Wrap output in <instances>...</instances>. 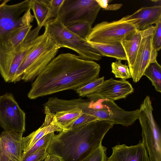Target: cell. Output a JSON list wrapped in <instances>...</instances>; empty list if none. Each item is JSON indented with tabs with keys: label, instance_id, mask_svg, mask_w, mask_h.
Listing matches in <instances>:
<instances>
[{
	"label": "cell",
	"instance_id": "6da1fadb",
	"mask_svg": "<svg viewBox=\"0 0 161 161\" xmlns=\"http://www.w3.org/2000/svg\"><path fill=\"white\" fill-rule=\"evenodd\" d=\"M100 65L70 53L53 59L32 83L27 96L33 99L63 91L75 90L98 78Z\"/></svg>",
	"mask_w": 161,
	"mask_h": 161
},
{
	"label": "cell",
	"instance_id": "7a4b0ae2",
	"mask_svg": "<svg viewBox=\"0 0 161 161\" xmlns=\"http://www.w3.org/2000/svg\"><path fill=\"white\" fill-rule=\"evenodd\" d=\"M114 125L98 120L63 130L52 137L47 152L58 157L61 161H81L102 144L104 136Z\"/></svg>",
	"mask_w": 161,
	"mask_h": 161
},
{
	"label": "cell",
	"instance_id": "3957f363",
	"mask_svg": "<svg viewBox=\"0 0 161 161\" xmlns=\"http://www.w3.org/2000/svg\"><path fill=\"white\" fill-rule=\"evenodd\" d=\"M42 34L41 40L20 65L12 82L33 80L55 57L59 48L45 32Z\"/></svg>",
	"mask_w": 161,
	"mask_h": 161
},
{
	"label": "cell",
	"instance_id": "277c9868",
	"mask_svg": "<svg viewBox=\"0 0 161 161\" xmlns=\"http://www.w3.org/2000/svg\"><path fill=\"white\" fill-rule=\"evenodd\" d=\"M44 26V32L59 48L71 49L86 60L98 61L101 59L102 55L89 42L70 31L58 18L49 20Z\"/></svg>",
	"mask_w": 161,
	"mask_h": 161
},
{
	"label": "cell",
	"instance_id": "5b68a950",
	"mask_svg": "<svg viewBox=\"0 0 161 161\" xmlns=\"http://www.w3.org/2000/svg\"><path fill=\"white\" fill-rule=\"evenodd\" d=\"M153 110L151 100L147 95L139 109L142 141L147 150L149 161H161V133L154 119Z\"/></svg>",
	"mask_w": 161,
	"mask_h": 161
},
{
	"label": "cell",
	"instance_id": "8992f818",
	"mask_svg": "<svg viewBox=\"0 0 161 161\" xmlns=\"http://www.w3.org/2000/svg\"><path fill=\"white\" fill-rule=\"evenodd\" d=\"M88 99L89 104L87 114L98 120L128 126L138 119L139 109L127 111L120 108L114 101L99 98Z\"/></svg>",
	"mask_w": 161,
	"mask_h": 161
},
{
	"label": "cell",
	"instance_id": "52a82bcc",
	"mask_svg": "<svg viewBox=\"0 0 161 161\" xmlns=\"http://www.w3.org/2000/svg\"><path fill=\"white\" fill-rule=\"evenodd\" d=\"M38 35L34 29L29 32L24 42L17 48L8 52L0 51V73L5 82H12L25 58L41 40L43 34Z\"/></svg>",
	"mask_w": 161,
	"mask_h": 161
},
{
	"label": "cell",
	"instance_id": "ba28073f",
	"mask_svg": "<svg viewBox=\"0 0 161 161\" xmlns=\"http://www.w3.org/2000/svg\"><path fill=\"white\" fill-rule=\"evenodd\" d=\"M101 8L96 0H64L56 18L66 27L84 21L92 24Z\"/></svg>",
	"mask_w": 161,
	"mask_h": 161
},
{
	"label": "cell",
	"instance_id": "9c48e42d",
	"mask_svg": "<svg viewBox=\"0 0 161 161\" xmlns=\"http://www.w3.org/2000/svg\"><path fill=\"white\" fill-rule=\"evenodd\" d=\"M133 23L125 19L111 22L104 21L96 25L86 38L88 42L99 43H121L127 35L136 31Z\"/></svg>",
	"mask_w": 161,
	"mask_h": 161
},
{
	"label": "cell",
	"instance_id": "30bf717a",
	"mask_svg": "<svg viewBox=\"0 0 161 161\" xmlns=\"http://www.w3.org/2000/svg\"><path fill=\"white\" fill-rule=\"evenodd\" d=\"M9 1L5 0L0 4V36L31 25L34 18L31 13L30 0L7 4Z\"/></svg>",
	"mask_w": 161,
	"mask_h": 161
},
{
	"label": "cell",
	"instance_id": "8fae6325",
	"mask_svg": "<svg viewBox=\"0 0 161 161\" xmlns=\"http://www.w3.org/2000/svg\"><path fill=\"white\" fill-rule=\"evenodd\" d=\"M0 125L5 131L23 134L25 114L11 93L0 95Z\"/></svg>",
	"mask_w": 161,
	"mask_h": 161
},
{
	"label": "cell",
	"instance_id": "7c38bea8",
	"mask_svg": "<svg viewBox=\"0 0 161 161\" xmlns=\"http://www.w3.org/2000/svg\"><path fill=\"white\" fill-rule=\"evenodd\" d=\"M155 29V26L152 25L143 30L134 63L130 70L135 82L140 80L149 64L157 60L158 51L154 49L152 45Z\"/></svg>",
	"mask_w": 161,
	"mask_h": 161
},
{
	"label": "cell",
	"instance_id": "4fadbf2b",
	"mask_svg": "<svg viewBox=\"0 0 161 161\" xmlns=\"http://www.w3.org/2000/svg\"><path fill=\"white\" fill-rule=\"evenodd\" d=\"M134 92L133 88L128 81L124 79L116 80L111 78L104 80L96 92L86 96L88 98H99L114 101L125 98Z\"/></svg>",
	"mask_w": 161,
	"mask_h": 161
},
{
	"label": "cell",
	"instance_id": "5bb4252c",
	"mask_svg": "<svg viewBox=\"0 0 161 161\" xmlns=\"http://www.w3.org/2000/svg\"><path fill=\"white\" fill-rule=\"evenodd\" d=\"M23 134L4 131L0 135V161H21Z\"/></svg>",
	"mask_w": 161,
	"mask_h": 161
},
{
	"label": "cell",
	"instance_id": "9a60e30c",
	"mask_svg": "<svg viewBox=\"0 0 161 161\" xmlns=\"http://www.w3.org/2000/svg\"><path fill=\"white\" fill-rule=\"evenodd\" d=\"M112 148V153L107 161H149L147 150L142 141L135 145L119 144Z\"/></svg>",
	"mask_w": 161,
	"mask_h": 161
},
{
	"label": "cell",
	"instance_id": "2e32d148",
	"mask_svg": "<svg viewBox=\"0 0 161 161\" xmlns=\"http://www.w3.org/2000/svg\"><path fill=\"white\" fill-rule=\"evenodd\" d=\"M46 114L44 123L37 130L28 136L23 137L21 139L22 154L30 149L35 143L44 136L55 131L61 132L63 129L54 123L53 119L54 113L51 112L47 107L44 108Z\"/></svg>",
	"mask_w": 161,
	"mask_h": 161
},
{
	"label": "cell",
	"instance_id": "e0dca14e",
	"mask_svg": "<svg viewBox=\"0 0 161 161\" xmlns=\"http://www.w3.org/2000/svg\"><path fill=\"white\" fill-rule=\"evenodd\" d=\"M125 17L132 21L137 30H143L161 20V5L142 7Z\"/></svg>",
	"mask_w": 161,
	"mask_h": 161
},
{
	"label": "cell",
	"instance_id": "ac0fdd59",
	"mask_svg": "<svg viewBox=\"0 0 161 161\" xmlns=\"http://www.w3.org/2000/svg\"><path fill=\"white\" fill-rule=\"evenodd\" d=\"M32 27L31 25L25 26L0 36V51H9L21 45Z\"/></svg>",
	"mask_w": 161,
	"mask_h": 161
},
{
	"label": "cell",
	"instance_id": "d6986e66",
	"mask_svg": "<svg viewBox=\"0 0 161 161\" xmlns=\"http://www.w3.org/2000/svg\"><path fill=\"white\" fill-rule=\"evenodd\" d=\"M143 31L136 30L125 37L121 42L126 55L130 70L134 63L142 37Z\"/></svg>",
	"mask_w": 161,
	"mask_h": 161
},
{
	"label": "cell",
	"instance_id": "ffe728a7",
	"mask_svg": "<svg viewBox=\"0 0 161 161\" xmlns=\"http://www.w3.org/2000/svg\"><path fill=\"white\" fill-rule=\"evenodd\" d=\"M89 42L102 56L127 61L126 55L121 43H105Z\"/></svg>",
	"mask_w": 161,
	"mask_h": 161
},
{
	"label": "cell",
	"instance_id": "44dd1931",
	"mask_svg": "<svg viewBox=\"0 0 161 161\" xmlns=\"http://www.w3.org/2000/svg\"><path fill=\"white\" fill-rule=\"evenodd\" d=\"M30 8L32 9L40 29L49 19V0H30Z\"/></svg>",
	"mask_w": 161,
	"mask_h": 161
},
{
	"label": "cell",
	"instance_id": "7402d4cb",
	"mask_svg": "<svg viewBox=\"0 0 161 161\" xmlns=\"http://www.w3.org/2000/svg\"><path fill=\"white\" fill-rule=\"evenodd\" d=\"M82 113L81 110L77 108L58 111L54 113L53 121L63 130L76 120Z\"/></svg>",
	"mask_w": 161,
	"mask_h": 161
},
{
	"label": "cell",
	"instance_id": "603a6c76",
	"mask_svg": "<svg viewBox=\"0 0 161 161\" xmlns=\"http://www.w3.org/2000/svg\"><path fill=\"white\" fill-rule=\"evenodd\" d=\"M143 75L146 76L151 81L157 92H161V66L157 60L149 64Z\"/></svg>",
	"mask_w": 161,
	"mask_h": 161
},
{
	"label": "cell",
	"instance_id": "cb8c5ba5",
	"mask_svg": "<svg viewBox=\"0 0 161 161\" xmlns=\"http://www.w3.org/2000/svg\"><path fill=\"white\" fill-rule=\"evenodd\" d=\"M92 25L89 22L84 21L73 24L66 27L75 34L86 40L91 31Z\"/></svg>",
	"mask_w": 161,
	"mask_h": 161
},
{
	"label": "cell",
	"instance_id": "d4e9b609",
	"mask_svg": "<svg viewBox=\"0 0 161 161\" xmlns=\"http://www.w3.org/2000/svg\"><path fill=\"white\" fill-rule=\"evenodd\" d=\"M104 77L98 78L75 90L80 96L84 97L96 92L104 81Z\"/></svg>",
	"mask_w": 161,
	"mask_h": 161
},
{
	"label": "cell",
	"instance_id": "484cf974",
	"mask_svg": "<svg viewBox=\"0 0 161 161\" xmlns=\"http://www.w3.org/2000/svg\"><path fill=\"white\" fill-rule=\"evenodd\" d=\"M54 135V132H52L42 137L30 149L25 153L22 154V159L42 149H47L50 145L52 137Z\"/></svg>",
	"mask_w": 161,
	"mask_h": 161
},
{
	"label": "cell",
	"instance_id": "4316f807",
	"mask_svg": "<svg viewBox=\"0 0 161 161\" xmlns=\"http://www.w3.org/2000/svg\"><path fill=\"white\" fill-rule=\"evenodd\" d=\"M112 73H113L116 78L125 80L132 78L129 68L128 65L124 64L121 60H118L111 64Z\"/></svg>",
	"mask_w": 161,
	"mask_h": 161
},
{
	"label": "cell",
	"instance_id": "83f0119b",
	"mask_svg": "<svg viewBox=\"0 0 161 161\" xmlns=\"http://www.w3.org/2000/svg\"><path fill=\"white\" fill-rule=\"evenodd\" d=\"M107 149L101 144L81 161H107Z\"/></svg>",
	"mask_w": 161,
	"mask_h": 161
},
{
	"label": "cell",
	"instance_id": "f1b7e54d",
	"mask_svg": "<svg viewBox=\"0 0 161 161\" xmlns=\"http://www.w3.org/2000/svg\"><path fill=\"white\" fill-rule=\"evenodd\" d=\"M98 120L93 116L83 113L76 120L64 130L72 129Z\"/></svg>",
	"mask_w": 161,
	"mask_h": 161
},
{
	"label": "cell",
	"instance_id": "f546056e",
	"mask_svg": "<svg viewBox=\"0 0 161 161\" xmlns=\"http://www.w3.org/2000/svg\"><path fill=\"white\" fill-rule=\"evenodd\" d=\"M155 25V29L152 38V45L154 49L158 51L161 48V20Z\"/></svg>",
	"mask_w": 161,
	"mask_h": 161
},
{
	"label": "cell",
	"instance_id": "4dcf8cb0",
	"mask_svg": "<svg viewBox=\"0 0 161 161\" xmlns=\"http://www.w3.org/2000/svg\"><path fill=\"white\" fill-rule=\"evenodd\" d=\"M48 154L47 149H41L25 157L21 161H42L45 158Z\"/></svg>",
	"mask_w": 161,
	"mask_h": 161
},
{
	"label": "cell",
	"instance_id": "1f68e13d",
	"mask_svg": "<svg viewBox=\"0 0 161 161\" xmlns=\"http://www.w3.org/2000/svg\"><path fill=\"white\" fill-rule=\"evenodd\" d=\"M64 1V0H49V19L53 18H55L57 17L58 11Z\"/></svg>",
	"mask_w": 161,
	"mask_h": 161
},
{
	"label": "cell",
	"instance_id": "d6a6232c",
	"mask_svg": "<svg viewBox=\"0 0 161 161\" xmlns=\"http://www.w3.org/2000/svg\"><path fill=\"white\" fill-rule=\"evenodd\" d=\"M122 6L121 4H114L108 5L104 10H116L120 8Z\"/></svg>",
	"mask_w": 161,
	"mask_h": 161
},
{
	"label": "cell",
	"instance_id": "836d02e7",
	"mask_svg": "<svg viewBox=\"0 0 161 161\" xmlns=\"http://www.w3.org/2000/svg\"><path fill=\"white\" fill-rule=\"evenodd\" d=\"M44 161H61L58 157L50 154H48Z\"/></svg>",
	"mask_w": 161,
	"mask_h": 161
},
{
	"label": "cell",
	"instance_id": "e575fe53",
	"mask_svg": "<svg viewBox=\"0 0 161 161\" xmlns=\"http://www.w3.org/2000/svg\"><path fill=\"white\" fill-rule=\"evenodd\" d=\"M96 1L101 8H102L104 9L107 8L109 2L110 1L109 0H96Z\"/></svg>",
	"mask_w": 161,
	"mask_h": 161
},
{
	"label": "cell",
	"instance_id": "d590c367",
	"mask_svg": "<svg viewBox=\"0 0 161 161\" xmlns=\"http://www.w3.org/2000/svg\"><path fill=\"white\" fill-rule=\"evenodd\" d=\"M1 1V0H0V2Z\"/></svg>",
	"mask_w": 161,
	"mask_h": 161
}]
</instances>
